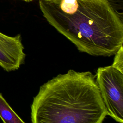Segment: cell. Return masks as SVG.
<instances>
[{
	"instance_id": "1",
	"label": "cell",
	"mask_w": 123,
	"mask_h": 123,
	"mask_svg": "<svg viewBox=\"0 0 123 123\" xmlns=\"http://www.w3.org/2000/svg\"><path fill=\"white\" fill-rule=\"evenodd\" d=\"M39 5L48 23L80 52L110 57L123 46V21L107 0H40Z\"/></svg>"
},
{
	"instance_id": "2",
	"label": "cell",
	"mask_w": 123,
	"mask_h": 123,
	"mask_svg": "<svg viewBox=\"0 0 123 123\" xmlns=\"http://www.w3.org/2000/svg\"><path fill=\"white\" fill-rule=\"evenodd\" d=\"M31 109L32 123H102L107 115L95 76L73 70L42 85Z\"/></svg>"
},
{
	"instance_id": "5",
	"label": "cell",
	"mask_w": 123,
	"mask_h": 123,
	"mask_svg": "<svg viewBox=\"0 0 123 123\" xmlns=\"http://www.w3.org/2000/svg\"><path fill=\"white\" fill-rule=\"evenodd\" d=\"M0 118L3 123H25L14 112L0 93Z\"/></svg>"
},
{
	"instance_id": "7",
	"label": "cell",
	"mask_w": 123,
	"mask_h": 123,
	"mask_svg": "<svg viewBox=\"0 0 123 123\" xmlns=\"http://www.w3.org/2000/svg\"><path fill=\"white\" fill-rule=\"evenodd\" d=\"M24 0V1H27V2H28V1H32V0Z\"/></svg>"
},
{
	"instance_id": "4",
	"label": "cell",
	"mask_w": 123,
	"mask_h": 123,
	"mask_svg": "<svg viewBox=\"0 0 123 123\" xmlns=\"http://www.w3.org/2000/svg\"><path fill=\"white\" fill-rule=\"evenodd\" d=\"M21 35L10 37L0 32V66L7 72L18 70L25 63Z\"/></svg>"
},
{
	"instance_id": "6",
	"label": "cell",
	"mask_w": 123,
	"mask_h": 123,
	"mask_svg": "<svg viewBox=\"0 0 123 123\" xmlns=\"http://www.w3.org/2000/svg\"><path fill=\"white\" fill-rule=\"evenodd\" d=\"M113 67L123 73V48L122 46L115 54L113 64Z\"/></svg>"
},
{
	"instance_id": "3",
	"label": "cell",
	"mask_w": 123,
	"mask_h": 123,
	"mask_svg": "<svg viewBox=\"0 0 123 123\" xmlns=\"http://www.w3.org/2000/svg\"><path fill=\"white\" fill-rule=\"evenodd\" d=\"M96 81L107 114L123 123V73L112 65L99 67Z\"/></svg>"
}]
</instances>
